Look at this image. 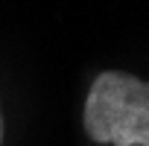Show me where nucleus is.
Masks as SVG:
<instances>
[{"instance_id": "obj_2", "label": "nucleus", "mask_w": 149, "mask_h": 146, "mask_svg": "<svg viewBox=\"0 0 149 146\" xmlns=\"http://www.w3.org/2000/svg\"><path fill=\"white\" fill-rule=\"evenodd\" d=\"M0 146H3V111H0Z\"/></svg>"}, {"instance_id": "obj_1", "label": "nucleus", "mask_w": 149, "mask_h": 146, "mask_svg": "<svg viewBox=\"0 0 149 146\" xmlns=\"http://www.w3.org/2000/svg\"><path fill=\"white\" fill-rule=\"evenodd\" d=\"M82 123L94 143L149 146V82L120 70L100 73L88 91Z\"/></svg>"}]
</instances>
